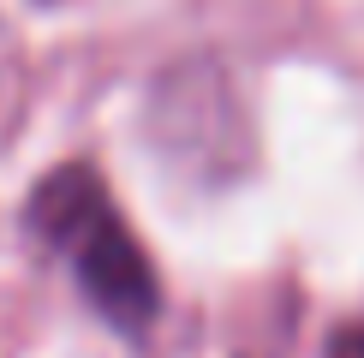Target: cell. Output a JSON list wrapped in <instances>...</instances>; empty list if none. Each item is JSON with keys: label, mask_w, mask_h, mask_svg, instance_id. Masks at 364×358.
<instances>
[{"label": "cell", "mask_w": 364, "mask_h": 358, "mask_svg": "<svg viewBox=\"0 0 364 358\" xmlns=\"http://www.w3.org/2000/svg\"><path fill=\"white\" fill-rule=\"evenodd\" d=\"M328 358H364V322H346L335 340H328Z\"/></svg>", "instance_id": "obj_2"}, {"label": "cell", "mask_w": 364, "mask_h": 358, "mask_svg": "<svg viewBox=\"0 0 364 358\" xmlns=\"http://www.w3.org/2000/svg\"><path fill=\"white\" fill-rule=\"evenodd\" d=\"M30 221L72 263L84 298L114 328H144L156 317V305H161L156 275H149L138 239L126 233L119 209L108 203V191L90 168H60L42 179L36 197H30Z\"/></svg>", "instance_id": "obj_1"}]
</instances>
